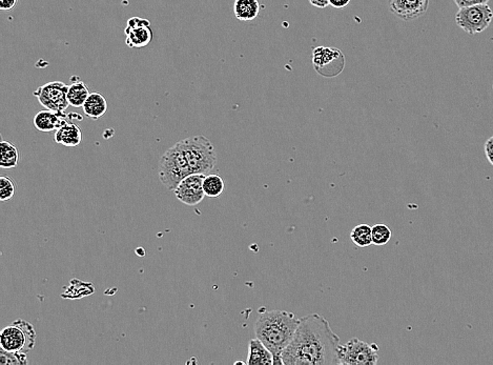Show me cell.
I'll return each mask as SVG.
<instances>
[{"label":"cell","instance_id":"d6986e66","mask_svg":"<svg viewBox=\"0 0 493 365\" xmlns=\"http://www.w3.org/2000/svg\"><path fill=\"white\" fill-rule=\"evenodd\" d=\"M0 167L1 169H13L19 163L20 154L17 147L9 141H1L0 143Z\"/></svg>","mask_w":493,"mask_h":365},{"label":"cell","instance_id":"ba28073f","mask_svg":"<svg viewBox=\"0 0 493 365\" xmlns=\"http://www.w3.org/2000/svg\"><path fill=\"white\" fill-rule=\"evenodd\" d=\"M345 64L344 54L339 48L319 46L313 50V66L322 77L333 78L340 75Z\"/></svg>","mask_w":493,"mask_h":365},{"label":"cell","instance_id":"30bf717a","mask_svg":"<svg viewBox=\"0 0 493 365\" xmlns=\"http://www.w3.org/2000/svg\"><path fill=\"white\" fill-rule=\"evenodd\" d=\"M204 178V174H192L185 177L174 191L178 200L189 207L199 205L205 196L203 191Z\"/></svg>","mask_w":493,"mask_h":365},{"label":"cell","instance_id":"484cf974","mask_svg":"<svg viewBox=\"0 0 493 365\" xmlns=\"http://www.w3.org/2000/svg\"><path fill=\"white\" fill-rule=\"evenodd\" d=\"M484 151L487 159H488L489 162H490L493 167V136L490 137V138L485 142Z\"/></svg>","mask_w":493,"mask_h":365},{"label":"cell","instance_id":"7a4b0ae2","mask_svg":"<svg viewBox=\"0 0 493 365\" xmlns=\"http://www.w3.org/2000/svg\"><path fill=\"white\" fill-rule=\"evenodd\" d=\"M300 319L286 310H264L260 312L254 333L257 338L274 355V365L283 364L282 354L296 334Z\"/></svg>","mask_w":493,"mask_h":365},{"label":"cell","instance_id":"277c9868","mask_svg":"<svg viewBox=\"0 0 493 365\" xmlns=\"http://www.w3.org/2000/svg\"><path fill=\"white\" fill-rule=\"evenodd\" d=\"M36 344L34 326L26 320H16L6 326L0 334V348L9 353L28 354Z\"/></svg>","mask_w":493,"mask_h":365},{"label":"cell","instance_id":"4fadbf2b","mask_svg":"<svg viewBox=\"0 0 493 365\" xmlns=\"http://www.w3.org/2000/svg\"><path fill=\"white\" fill-rule=\"evenodd\" d=\"M68 122V116L64 113L55 112L46 109L40 111L34 117V126L40 132H52Z\"/></svg>","mask_w":493,"mask_h":365},{"label":"cell","instance_id":"e0dca14e","mask_svg":"<svg viewBox=\"0 0 493 365\" xmlns=\"http://www.w3.org/2000/svg\"><path fill=\"white\" fill-rule=\"evenodd\" d=\"M234 13L240 21H252L260 13V3L258 0H235Z\"/></svg>","mask_w":493,"mask_h":365},{"label":"cell","instance_id":"3957f363","mask_svg":"<svg viewBox=\"0 0 493 365\" xmlns=\"http://www.w3.org/2000/svg\"><path fill=\"white\" fill-rule=\"evenodd\" d=\"M192 174L211 172L217 163L213 143L205 136H194L176 143Z\"/></svg>","mask_w":493,"mask_h":365},{"label":"cell","instance_id":"f1b7e54d","mask_svg":"<svg viewBox=\"0 0 493 365\" xmlns=\"http://www.w3.org/2000/svg\"><path fill=\"white\" fill-rule=\"evenodd\" d=\"M313 7L319 8V9H324L327 6H329V0H308Z\"/></svg>","mask_w":493,"mask_h":365},{"label":"cell","instance_id":"9c48e42d","mask_svg":"<svg viewBox=\"0 0 493 365\" xmlns=\"http://www.w3.org/2000/svg\"><path fill=\"white\" fill-rule=\"evenodd\" d=\"M68 86L62 82H52L34 91V96L48 110L64 113L70 104L68 100Z\"/></svg>","mask_w":493,"mask_h":365},{"label":"cell","instance_id":"8fae6325","mask_svg":"<svg viewBox=\"0 0 493 365\" xmlns=\"http://www.w3.org/2000/svg\"><path fill=\"white\" fill-rule=\"evenodd\" d=\"M124 35L125 44L129 48H145L153 39L151 22L145 18H129L125 26Z\"/></svg>","mask_w":493,"mask_h":365},{"label":"cell","instance_id":"ac0fdd59","mask_svg":"<svg viewBox=\"0 0 493 365\" xmlns=\"http://www.w3.org/2000/svg\"><path fill=\"white\" fill-rule=\"evenodd\" d=\"M90 94L88 86L82 80H76L71 86H68V104H70V106H74V108H82Z\"/></svg>","mask_w":493,"mask_h":365},{"label":"cell","instance_id":"ffe728a7","mask_svg":"<svg viewBox=\"0 0 493 365\" xmlns=\"http://www.w3.org/2000/svg\"><path fill=\"white\" fill-rule=\"evenodd\" d=\"M371 229L369 225L362 223L353 227L351 233V239L353 242V245L357 247H369L373 245V235H371Z\"/></svg>","mask_w":493,"mask_h":365},{"label":"cell","instance_id":"44dd1931","mask_svg":"<svg viewBox=\"0 0 493 365\" xmlns=\"http://www.w3.org/2000/svg\"><path fill=\"white\" fill-rule=\"evenodd\" d=\"M203 191L205 196L210 198H217L223 193L224 181L221 176L211 174L205 176L203 180Z\"/></svg>","mask_w":493,"mask_h":365},{"label":"cell","instance_id":"8992f818","mask_svg":"<svg viewBox=\"0 0 493 365\" xmlns=\"http://www.w3.org/2000/svg\"><path fill=\"white\" fill-rule=\"evenodd\" d=\"M492 19V10L487 3L461 8L456 15V26L469 35L484 32Z\"/></svg>","mask_w":493,"mask_h":365},{"label":"cell","instance_id":"5bb4252c","mask_svg":"<svg viewBox=\"0 0 493 365\" xmlns=\"http://www.w3.org/2000/svg\"><path fill=\"white\" fill-rule=\"evenodd\" d=\"M248 365H274V355L258 338L252 339L248 346Z\"/></svg>","mask_w":493,"mask_h":365},{"label":"cell","instance_id":"cb8c5ba5","mask_svg":"<svg viewBox=\"0 0 493 365\" xmlns=\"http://www.w3.org/2000/svg\"><path fill=\"white\" fill-rule=\"evenodd\" d=\"M16 185L11 177H0V200L9 201L13 198Z\"/></svg>","mask_w":493,"mask_h":365},{"label":"cell","instance_id":"2e32d148","mask_svg":"<svg viewBox=\"0 0 493 365\" xmlns=\"http://www.w3.org/2000/svg\"><path fill=\"white\" fill-rule=\"evenodd\" d=\"M82 109L86 116L97 120L104 116L108 111V102L100 93H91Z\"/></svg>","mask_w":493,"mask_h":365},{"label":"cell","instance_id":"9a60e30c","mask_svg":"<svg viewBox=\"0 0 493 365\" xmlns=\"http://www.w3.org/2000/svg\"><path fill=\"white\" fill-rule=\"evenodd\" d=\"M55 141L64 147H78L82 141V130L77 124L66 122L56 130Z\"/></svg>","mask_w":493,"mask_h":365},{"label":"cell","instance_id":"52a82bcc","mask_svg":"<svg viewBox=\"0 0 493 365\" xmlns=\"http://www.w3.org/2000/svg\"><path fill=\"white\" fill-rule=\"evenodd\" d=\"M340 365H375L379 362V346L353 338L340 344Z\"/></svg>","mask_w":493,"mask_h":365},{"label":"cell","instance_id":"7402d4cb","mask_svg":"<svg viewBox=\"0 0 493 365\" xmlns=\"http://www.w3.org/2000/svg\"><path fill=\"white\" fill-rule=\"evenodd\" d=\"M371 235H373V245L381 247L391 241V230L383 223H378L371 229Z\"/></svg>","mask_w":493,"mask_h":365},{"label":"cell","instance_id":"5b68a950","mask_svg":"<svg viewBox=\"0 0 493 365\" xmlns=\"http://www.w3.org/2000/svg\"><path fill=\"white\" fill-rule=\"evenodd\" d=\"M192 175L177 144H174L161 157L159 162V179L169 191H175L185 177Z\"/></svg>","mask_w":493,"mask_h":365},{"label":"cell","instance_id":"4316f807","mask_svg":"<svg viewBox=\"0 0 493 365\" xmlns=\"http://www.w3.org/2000/svg\"><path fill=\"white\" fill-rule=\"evenodd\" d=\"M17 1L18 0H0V9L3 11H9L15 7Z\"/></svg>","mask_w":493,"mask_h":365},{"label":"cell","instance_id":"d4e9b609","mask_svg":"<svg viewBox=\"0 0 493 365\" xmlns=\"http://www.w3.org/2000/svg\"><path fill=\"white\" fill-rule=\"evenodd\" d=\"M489 1L490 0H454V3L458 6V9L469 7V6L484 5V3H488Z\"/></svg>","mask_w":493,"mask_h":365},{"label":"cell","instance_id":"6da1fadb","mask_svg":"<svg viewBox=\"0 0 493 365\" xmlns=\"http://www.w3.org/2000/svg\"><path fill=\"white\" fill-rule=\"evenodd\" d=\"M340 338L319 314L307 315L282 354L284 365H340Z\"/></svg>","mask_w":493,"mask_h":365},{"label":"cell","instance_id":"83f0119b","mask_svg":"<svg viewBox=\"0 0 493 365\" xmlns=\"http://www.w3.org/2000/svg\"><path fill=\"white\" fill-rule=\"evenodd\" d=\"M351 3V0H329V5L335 9H343Z\"/></svg>","mask_w":493,"mask_h":365},{"label":"cell","instance_id":"7c38bea8","mask_svg":"<svg viewBox=\"0 0 493 365\" xmlns=\"http://www.w3.org/2000/svg\"><path fill=\"white\" fill-rule=\"evenodd\" d=\"M429 0H391L389 10L403 21H411L425 15Z\"/></svg>","mask_w":493,"mask_h":365},{"label":"cell","instance_id":"603a6c76","mask_svg":"<svg viewBox=\"0 0 493 365\" xmlns=\"http://www.w3.org/2000/svg\"><path fill=\"white\" fill-rule=\"evenodd\" d=\"M27 354L24 353H9L1 348L0 350V365L28 364Z\"/></svg>","mask_w":493,"mask_h":365}]
</instances>
